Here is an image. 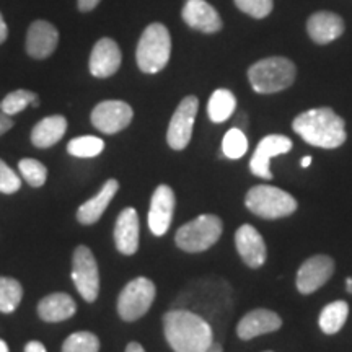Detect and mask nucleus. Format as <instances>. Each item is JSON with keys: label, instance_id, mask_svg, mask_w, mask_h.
<instances>
[{"label": "nucleus", "instance_id": "1", "mask_svg": "<svg viewBox=\"0 0 352 352\" xmlns=\"http://www.w3.org/2000/svg\"><path fill=\"white\" fill-rule=\"evenodd\" d=\"M166 342L175 352H206L214 342L210 324L188 310H171L164 315Z\"/></svg>", "mask_w": 352, "mask_h": 352}, {"label": "nucleus", "instance_id": "2", "mask_svg": "<svg viewBox=\"0 0 352 352\" xmlns=\"http://www.w3.org/2000/svg\"><path fill=\"white\" fill-rule=\"evenodd\" d=\"M292 129L307 144L320 148H336L346 142V122L331 108H314L298 114Z\"/></svg>", "mask_w": 352, "mask_h": 352}, {"label": "nucleus", "instance_id": "3", "mask_svg": "<svg viewBox=\"0 0 352 352\" xmlns=\"http://www.w3.org/2000/svg\"><path fill=\"white\" fill-rule=\"evenodd\" d=\"M296 64L287 57H267L248 69V78L256 94H277L296 80Z\"/></svg>", "mask_w": 352, "mask_h": 352}, {"label": "nucleus", "instance_id": "4", "mask_svg": "<svg viewBox=\"0 0 352 352\" xmlns=\"http://www.w3.org/2000/svg\"><path fill=\"white\" fill-rule=\"evenodd\" d=\"M171 56V36L165 25L152 23L139 39L135 60L144 74H157L165 69Z\"/></svg>", "mask_w": 352, "mask_h": 352}, {"label": "nucleus", "instance_id": "5", "mask_svg": "<svg viewBox=\"0 0 352 352\" xmlns=\"http://www.w3.org/2000/svg\"><path fill=\"white\" fill-rule=\"evenodd\" d=\"M223 223L214 214H202L178 228L175 235L176 246L186 253H201L215 245L222 235Z\"/></svg>", "mask_w": 352, "mask_h": 352}, {"label": "nucleus", "instance_id": "6", "mask_svg": "<svg viewBox=\"0 0 352 352\" xmlns=\"http://www.w3.org/2000/svg\"><path fill=\"white\" fill-rule=\"evenodd\" d=\"M245 206L254 215L267 220L289 217L297 210V201L294 196L270 184H259L250 189L246 192Z\"/></svg>", "mask_w": 352, "mask_h": 352}, {"label": "nucleus", "instance_id": "7", "mask_svg": "<svg viewBox=\"0 0 352 352\" xmlns=\"http://www.w3.org/2000/svg\"><path fill=\"white\" fill-rule=\"evenodd\" d=\"M155 284L147 277H135L118 297V314L124 321H135L147 314L155 300Z\"/></svg>", "mask_w": 352, "mask_h": 352}, {"label": "nucleus", "instance_id": "8", "mask_svg": "<svg viewBox=\"0 0 352 352\" xmlns=\"http://www.w3.org/2000/svg\"><path fill=\"white\" fill-rule=\"evenodd\" d=\"M72 280L82 298L88 303L95 302L100 294L98 263L88 246H77L72 256Z\"/></svg>", "mask_w": 352, "mask_h": 352}, {"label": "nucleus", "instance_id": "9", "mask_svg": "<svg viewBox=\"0 0 352 352\" xmlns=\"http://www.w3.org/2000/svg\"><path fill=\"white\" fill-rule=\"evenodd\" d=\"M199 109V100L189 95L178 104L171 118L168 132H166V142L173 151H184L188 147L195 127L196 114Z\"/></svg>", "mask_w": 352, "mask_h": 352}, {"label": "nucleus", "instance_id": "10", "mask_svg": "<svg viewBox=\"0 0 352 352\" xmlns=\"http://www.w3.org/2000/svg\"><path fill=\"white\" fill-rule=\"evenodd\" d=\"M134 111L120 100L101 101L91 111V124L103 134H116L131 124Z\"/></svg>", "mask_w": 352, "mask_h": 352}, {"label": "nucleus", "instance_id": "11", "mask_svg": "<svg viewBox=\"0 0 352 352\" xmlns=\"http://www.w3.org/2000/svg\"><path fill=\"white\" fill-rule=\"evenodd\" d=\"M292 151V140L285 135L271 134L259 140L256 151H254L252 162H250V170L254 176L263 179H272V173L270 170V162L272 157L283 155Z\"/></svg>", "mask_w": 352, "mask_h": 352}, {"label": "nucleus", "instance_id": "12", "mask_svg": "<svg viewBox=\"0 0 352 352\" xmlns=\"http://www.w3.org/2000/svg\"><path fill=\"white\" fill-rule=\"evenodd\" d=\"M334 272V261L324 254L308 258L297 272V289L300 294H314L323 287Z\"/></svg>", "mask_w": 352, "mask_h": 352}, {"label": "nucleus", "instance_id": "13", "mask_svg": "<svg viewBox=\"0 0 352 352\" xmlns=\"http://www.w3.org/2000/svg\"><path fill=\"white\" fill-rule=\"evenodd\" d=\"M176 197L173 189L166 184H160L153 192L148 210V228L155 236H162L168 232L173 220Z\"/></svg>", "mask_w": 352, "mask_h": 352}, {"label": "nucleus", "instance_id": "14", "mask_svg": "<svg viewBox=\"0 0 352 352\" xmlns=\"http://www.w3.org/2000/svg\"><path fill=\"white\" fill-rule=\"evenodd\" d=\"M122 54L120 46L111 38H101L95 44L90 56V72L94 77L107 78L111 77L121 67Z\"/></svg>", "mask_w": 352, "mask_h": 352}, {"label": "nucleus", "instance_id": "15", "mask_svg": "<svg viewBox=\"0 0 352 352\" xmlns=\"http://www.w3.org/2000/svg\"><path fill=\"white\" fill-rule=\"evenodd\" d=\"M235 245L239 250L241 259L246 266L253 267H261L266 263V243L256 228L248 223H243L235 233Z\"/></svg>", "mask_w": 352, "mask_h": 352}, {"label": "nucleus", "instance_id": "16", "mask_svg": "<svg viewBox=\"0 0 352 352\" xmlns=\"http://www.w3.org/2000/svg\"><path fill=\"white\" fill-rule=\"evenodd\" d=\"M182 16L184 23L202 33H217L222 30V19L217 10L206 0H188Z\"/></svg>", "mask_w": 352, "mask_h": 352}, {"label": "nucleus", "instance_id": "17", "mask_svg": "<svg viewBox=\"0 0 352 352\" xmlns=\"http://www.w3.org/2000/svg\"><path fill=\"white\" fill-rule=\"evenodd\" d=\"M59 43V33L50 21H33L26 36V51L34 59H46L56 51Z\"/></svg>", "mask_w": 352, "mask_h": 352}, {"label": "nucleus", "instance_id": "18", "mask_svg": "<svg viewBox=\"0 0 352 352\" xmlns=\"http://www.w3.org/2000/svg\"><path fill=\"white\" fill-rule=\"evenodd\" d=\"M280 327H283V320H280L279 315L271 310L258 308V310L246 314L240 320L239 327H236V334H239L240 340L248 341L256 336H261V334L274 333Z\"/></svg>", "mask_w": 352, "mask_h": 352}, {"label": "nucleus", "instance_id": "19", "mask_svg": "<svg viewBox=\"0 0 352 352\" xmlns=\"http://www.w3.org/2000/svg\"><path fill=\"white\" fill-rule=\"evenodd\" d=\"M114 243L118 252L132 256L139 248V215L134 208L122 209L114 226Z\"/></svg>", "mask_w": 352, "mask_h": 352}, {"label": "nucleus", "instance_id": "20", "mask_svg": "<svg viewBox=\"0 0 352 352\" xmlns=\"http://www.w3.org/2000/svg\"><path fill=\"white\" fill-rule=\"evenodd\" d=\"M307 32L318 44H328L344 33V21L333 12H316L307 21Z\"/></svg>", "mask_w": 352, "mask_h": 352}, {"label": "nucleus", "instance_id": "21", "mask_svg": "<svg viewBox=\"0 0 352 352\" xmlns=\"http://www.w3.org/2000/svg\"><path fill=\"white\" fill-rule=\"evenodd\" d=\"M120 191V183L118 179H108L107 183L101 186L98 195L83 202L80 208L77 209V220L82 223V226H91V223L98 222L101 215H103L104 210L109 206V202L116 192Z\"/></svg>", "mask_w": 352, "mask_h": 352}, {"label": "nucleus", "instance_id": "22", "mask_svg": "<svg viewBox=\"0 0 352 352\" xmlns=\"http://www.w3.org/2000/svg\"><path fill=\"white\" fill-rule=\"evenodd\" d=\"M77 311V303L69 294L56 292L51 296L44 297L38 303V315L39 318L46 323H59L72 318Z\"/></svg>", "mask_w": 352, "mask_h": 352}, {"label": "nucleus", "instance_id": "23", "mask_svg": "<svg viewBox=\"0 0 352 352\" xmlns=\"http://www.w3.org/2000/svg\"><path fill=\"white\" fill-rule=\"evenodd\" d=\"M67 131V120L60 114L47 116L38 122L32 131V142L38 148L52 147L64 138Z\"/></svg>", "mask_w": 352, "mask_h": 352}, {"label": "nucleus", "instance_id": "24", "mask_svg": "<svg viewBox=\"0 0 352 352\" xmlns=\"http://www.w3.org/2000/svg\"><path fill=\"white\" fill-rule=\"evenodd\" d=\"M236 98L227 88H219L215 90L208 103V114L212 122H226L232 114L235 113Z\"/></svg>", "mask_w": 352, "mask_h": 352}, {"label": "nucleus", "instance_id": "25", "mask_svg": "<svg viewBox=\"0 0 352 352\" xmlns=\"http://www.w3.org/2000/svg\"><path fill=\"white\" fill-rule=\"evenodd\" d=\"M347 315H349V305L344 300H336L328 303L320 314V328L324 334H334L344 327Z\"/></svg>", "mask_w": 352, "mask_h": 352}, {"label": "nucleus", "instance_id": "26", "mask_svg": "<svg viewBox=\"0 0 352 352\" xmlns=\"http://www.w3.org/2000/svg\"><path fill=\"white\" fill-rule=\"evenodd\" d=\"M23 298V287L13 277L0 276V311L12 314L15 311Z\"/></svg>", "mask_w": 352, "mask_h": 352}, {"label": "nucleus", "instance_id": "27", "mask_svg": "<svg viewBox=\"0 0 352 352\" xmlns=\"http://www.w3.org/2000/svg\"><path fill=\"white\" fill-rule=\"evenodd\" d=\"M28 104L38 107L39 100L36 94H33V91L30 90H15L2 100V103H0V111L6 113L7 116H13V114H19L20 111H23Z\"/></svg>", "mask_w": 352, "mask_h": 352}, {"label": "nucleus", "instance_id": "28", "mask_svg": "<svg viewBox=\"0 0 352 352\" xmlns=\"http://www.w3.org/2000/svg\"><path fill=\"white\" fill-rule=\"evenodd\" d=\"M104 151V142L95 135H83L76 138L67 144V152L78 158H91L100 155Z\"/></svg>", "mask_w": 352, "mask_h": 352}, {"label": "nucleus", "instance_id": "29", "mask_svg": "<svg viewBox=\"0 0 352 352\" xmlns=\"http://www.w3.org/2000/svg\"><path fill=\"white\" fill-rule=\"evenodd\" d=\"M248 151V139L243 134V131L239 127H232L230 131H227L226 138L222 140V152L227 158L236 160L241 158Z\"/></svg>", "mask_w": 352, "mask_h": 352}, {"label": "nucleus", "instance_id": "30", "mask_svg": "<svg viewBox=\"0 0 352 352\" xmlns=\"http://www.w3.org/2000/svg\"><path fill=\"white\" fill-rule=\"evenodd\" d=\"M100 340L90 331L70 334L63 344V352H98Z\"/></svg>", "mask_w": 352, "mask_h": 352}, {"label": "nucleus", "instance_id": "31", "mask_svg": "<svg viewBox=\"0 0 352 352\" xmlns=\"http://www.w3.org/2000/svg\"><path fill=\"white\" fill-rule=\"evenodd\" d=\"M19 170L25 182L33 188H41L46 183L47 170L41 162L34 160V158H21L19 162Z\"/></svg>", "mask_w": 352, "mask_h": 352}, {"label": "nucleus", "instance_id": "32", "mask_svg": "<svg viewBox=\"0 0 352 352\" xmlns=\"http://www.w3.org/2000/svg\"><path fill=\"white\" fill-rule=\"evenodd\" d=\"M235 6L253 19H266L272 10V0H235Z\"/></svg>", "mask_w": 352, "mask_h": 352}, {"label": "nucleus", "instance_id": "33", "mask_svg": "<svg viewBox=\"0 0 352 352\" xmlns=\"http://www.w3.org/2000/svg\"><path fill=\"white\" fill-rule=\"evenodd\" d=\"M21 188L20 176L8 166L6 162L0 160V192L13 195Z\"/></svg>", "mask_w": 352, "mask_h": 352}, {"label": "nucleus", "instance_id": "34", "mask_svg": "<svg viewBox=\"0 0 352 352\" xmlns=\"http://www.w3.org/2000/svg\"><path fill=\"white\" fill-rule=\"evenodd\" d=\"M13 127V121L10 116H7L6 113L0 111V135L6 134L7 131H10Z\"/></svg>", "mask_w": 352, "mask_h": 352}, {"label": "nucleus", "instance_id": "35", "mask_svg": "<svg viewBox=\"0 0 352 352\" xmlns=\"http://www.w3.org/2000/svg\"><path fill=\"white\" fill-rule=\"evenodd\" d=\"M98 3L100 0H78V8H80V12H90L94 10Z\"/></svg>", "mask_w": 352, "mask_h": 352}, {"label": "nucleus", "instance_id": "36", "mask_svg": "<svg viewBox=\"0 0 352 352\" xmlns=\"http://www.w3.org/2000/svg\"><path fill=\"white\" fill-rule=\"evenodd\" d=\"M25 352H46V347L43 346V342L39 341H30L25 346Z\"/></svg>", "mask_w": 352, "mask_h": 352}, {"label": "nucleus", "instance_id": "37", "mask_svg": "<svg viewBox=\"0 0 352 352\" xmlns=\"http://www.w3.org/2000/svg\"><path fill=\"white\" fill-rule=\"evenodd\" d=\"M7 34H8L7 23H6V20H3L2 13H0V44H2V43H6V39H7Z\"/></svg>", "mask_w": 352, "mask_h": 352}, {"label": "nucleus", "instance_id": "38", "mask_svg": "<svg viewBox=\"0 0 352 352\" xmlns=\"http://www.w3.org/2000/svg\"><path fill=\"white\" fill-rule=\"evenodd\" d=\"M126 352H145V349L139 344V342L132 341V342H129V344L126 346Z\"/></svg>", "mask_w": 352, "mask_h": 352}, {"label": "nucleus", "instance_id": "39", "mask_svg": "<svg viewBox=\"0 0 352 352\" xmlns=\"http://www.w3.org/2000/svg\"><path fill=\"white\" fill-rule=\"evenodd\" d=\"M206 352H223V347L219 344V342H212L208 349H206Z\"/></svg>", "mask_w": 352, "mask_h": 352}, {"label": "nucleus", "instance_id": "40", "mask_svg": "<svg viewBox=\"0 0 352 352\" xmlns=\"http://www.w3.org/2000/svg\"><path fill=\"white\" fill-rule=\"evenodd\" d=\"M310 164H311V157L307 155V157L302 158V164H300V165L303 166V168H307V166H310Z\"/></svg>", "mask_w": 352, "mask_h": 352}, {"label": "nucleus", "instance_id": "41", "mask_svg": "<svg viewBox=\"0 0 352 352\" xmlns=\"http://www.w3.org/2000/svg\"><path fill=\"white\" fill-rule=\"evenodd\" d=\"M0 352H8V346L3 340H0Z\"/></svg>", "mask_w": 352, "mask_h": 352}, {"label": "nucleus", "instance_id": "42", "mask_svg": "<svg viewBox=\"0 0 352 352\" xmlns=\"http://www.w3.org/2000/svg\"><path fill=\"white\" fill-rule=\"evenodd\" d=\"M347 292L349 294H352V277H349V279H347Z\"/></svg>", "mask_w": 352, "mask_h": 352}, {"label": "nucleus", "instance_id": "43", "mask_svg": "<svg viewBox=\"0 0 352 352\" xmlns=\"http://www.w3.org/2000/svg\"><path fill=\"white\" fill-rule=\"evenodd\" d=\"M266 352H271V351H266Z\"/></svg>", "mask_w": 352, "mask_h": 352}]
</instances>
